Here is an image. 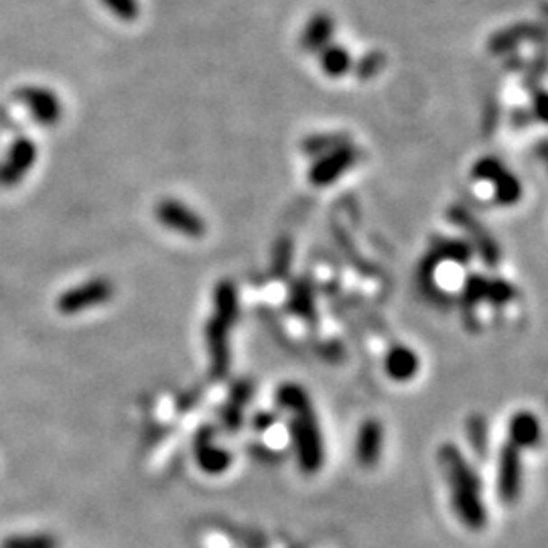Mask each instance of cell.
<instances>
[{
  "instance_id": "6da1fadb",
  "label": "cell",
  "mask_w": 548,
  "mask_h": 548,
  "mask_svg": "<svg viewBox=\"0 0 548 548\" xmlns=\"http://www.w3.org/2000/svg\"><path fill=\"white\" fill-rule=\"evenodd\" d=\"M291 432L299 468L305 473H317L325 460V447L313 408L293 414Z\"/></svg>"
},
{
  "instance_id": "7a4b0ae2",
  "label": "cell",
  "mask_w": 548,
  "mask_h": 548,
  "mask_svg": "<svg viewBox=\"0 0 548 548\" xmlns=\"http://www.w3.org/2000/svg\"><path fill=\"white\" fill-rule=\"evenodd\" d=\"M114 297V284L108 278H94L84 284L76 286V289L65 291L60 299H57V309L63 315H76L81 311L94 309L98 305H104Z\"/></svg>"
},
{
  "instance_id": "3957f363",
  "label": "cell",
  "mask_w": 548,
  "mask_h": 548,
  "mask_svg": "<svg viewBox=\"0 0 548 548\" xmlns=\"http://www.w3.org/2000/svg\"><path fill=\"white\" fill-rule=\"evenodd\" d=\"M16 98L23 102V106H27L29 114L33 120L41 126H55L57 122L63 116V106L60 96L53 94L51 89L47 88H39V86H27L21 88L16 92Z\"/></svg>"
},
{
  "instance_id": "277c9868",
  "label": "cell",
  "mask_w": 548,
  "mask_h": 548,
  "mask_svg": "<svg viewBox=\"0 0 548 548\" xmlns=\"http://www.w3.org/2000/svg\"><path fill=\"white\" fill-rule=\"evenodd\" d=\"M37 161V146L27 136L16 138L8 149L5 161L0 163V185L13 187L27 177Z\"/></svg>"
},
{
  "instance_id": "5b68a950",
  "label": "cell",
  "mask_w": 548,
  "mask_h": 548,
  "mask_svg": "<svg viewBox=\"0 0 548 548\" xmlns=\"http://www.w3.org/2000/svg\"><path fill=\"white\" fill-rule=\"evenodd\" d=\"M154 214L163 226L177 234L190 236V238H201L206 234V222L191 208L177 200H163Z\"/></svg>"
},
{
  "instance_id": "8992f818",
  "label": "cell",
  "mask_w": 548,
  "mask_h": 548,
  "mask_svg": "<svg viewBox=\"0 0 548 548\" xmlns=\"http://www.w3.org/2000/svg\"><path fill=\"white\" fill-rule=\"evenodd\" d=\"M439 463L443 468L445 478L449 479V486L461 488V489H473V492H481V481L478 473L473 471L468 460L461 455L460 449L453 443H445L439 449Z\"/></svg>"
},
{
  "instance_id": "52a82bcc",
  "label": "cell",
  "mask_w": 548,
  "mask_h": 548,
  "mask_svg": "<svg viewBox=\"0 0 548 548\" xmlns=\"http://www.w3.org/2000/svg\"><path fill=\"white\" fill-rule=\"evenodd\" d=\"M522 489V460L520 449L506 443L500 453V471H497V494L504 504H516Z\"/></svg>"
},
{
  "instance_id": "ba28073f",
  "label": "cell",
  "mask_w": 548,
  "mask_h": 548,
  "mask_svg": "<svg viewBox=\"0 0 548 548\" xmlns=\"http://www.w3.org/2000/svg\"><path fill=\"white\" fill-rule=\"evenodd\" d=\"M451 502L453 510L465 526L471 530H481L488 525V508L484 500H481V492H473V489H451Z\"/></svg>"
},
{
  "instance_id": "9c48e42d",
  "label": "cell",
  "mask_w": 548,
  "mask_h": 548,
  "mask_svg": "<svg viewBox=\"0 0 548 548\" xmlns=\"http://www.w3.org/2000/svg\"><path fill=\"white\" fill-rule=\"evenodd\" d=\"M384 447V427L376 419H367L358 431L356 457L364 468H374L378 463Z\"/></svg>"
},
{
  "instance_id": "30bf717a",
  "label": "cell",
  "mask_w": 548,
  "mask_h": 548,
  "mask_svg": "<svg viewBox=\"0 0 548 548\" xmlns=\"http://www.w3.org/2000/svg\"><path fill=\"white\" fill-rule=\"evenodd\" d=\"M228 325L222 319L214 317L206 327L208 348L211 354V372L216 378H224L230 366V354H228Z\"/></svg>"
},
{
  "instance_id": "8fae6325",
  "label": "cell",
  "mask_w": 548,
  "mask_h": 548,
  "mask_svg": "<svg viewBox=\"0 0 548 548\" xmlns=\"http://www.w3.org/2000/svg\"><path fill=\"white\" fill-rule=\"evenodd\" d=\"M195 455L203 471L208 473H222L230 468L232 457L228 455L224 449L211 445V431L206 429L198 435V443H195Z\"/></svg>"
},
{
  "instance_id": "7c38bea8",
  "label": "cell",
  "mask_w": 548,
  "mask_h": 548,
  "mask_svg": "<svg viewBox=\"0 0 548 548\" xmlns=\"http://www.w3.org/2000/svg\"><path fill=\"white\" fill-rule=\"evenodd\" d=\"M510 443L518 449H526L536 445L541 441V423H538L533 413H516L508 424Z\"/></svg>"
},
{
  "instance_id": "4fadbf2b",
  "label": "cell",
  "mask_w": 548,
  "mask_h": 548,
  "mask_svg": "<svg viewBox=\"0 0 548 548\" xmlns=\"http://www.w3.org/2000/svg\"><path fill=\"white\" fill-rule=\"evenodd\" d=\"M416 367H419L416 356L408 349H395L386 359V372L395 380H411L416 374Z\"/></svg>"
},
{
  "instance_id": "5bb4252c",
  "label": "cell",
  "mask_w": 548,
  "mask_h": 548,
  "mask_svg": "<svg viewBox=\"0 0 548 548\" xmlns=\"http://www.w3.org/2000/svg\"><path fill=\"white\" fill-rule=\"evenodd\" d=\"M236 315H238V299H236L234 286L222 283L216 291V317L232 325Z\"/></svg>"
},
{
  "instance_id": "9a60e30c",
  "label": "cell",
  "mask_w": 548,
  "mask_h": 548,
  "mask_svg": "<svg viewBox=\"0 0 548 548\" xmlns=\"http://www.w3.org/2000/svg\"><path fill=\"white\" fill-rule=\"evenodd\" d=\"M276 400H278V404L286 408V411H291L293 414L311 408V400L307 396V392L301 386H297V384H284V386H281V390H278V395H276Z\"/></svg>"
},
{
  "instance_id": "2e32d148",
  "label": "cell",
  "mask_w": 548,
  "mask_h": 548,
  "mask_svg": "<svg viewBox=\"0 0 548 548\" xmlns=\"http://www.w3.org/2000/svg\"><path fill=\"white\" fill-rule=\"evenodd\" d=\"M468 432H469V443L476 449V453L486 457L488 451V427L484 416H471L468 421Z\"/></svg>"
},
{
  "instance_id": "e0dca14e",
  "label": "cell",
  "mask_w": 548,
  "mask_h": 548,
  "mask_svg": "<svg viewBox=\"0 0 548 548\" xmlns=\"http://www.w3.org/2000/svg\"><path fill=\"white\" fill-rule=\"evenodd\" d=\"M3 548H55V541L51 536H11Z\"/></svg>"
},
{
  "instance_id": "ac0fdd59",
  "label": "cell",
  "mask_w": 548,
  "mask_h": 548,
  "mask_svg": "<svg viewBox=\"0 0 548 548\" xmlns=\"http://www.w3.org/2000/svg\"><path fill=\"white\" fill-rule=\"evenodd\" d=\"M110 8L114 16L122 21H135L138 16V3L136 0H102Z\"/></svg>"
}]
</instances>
